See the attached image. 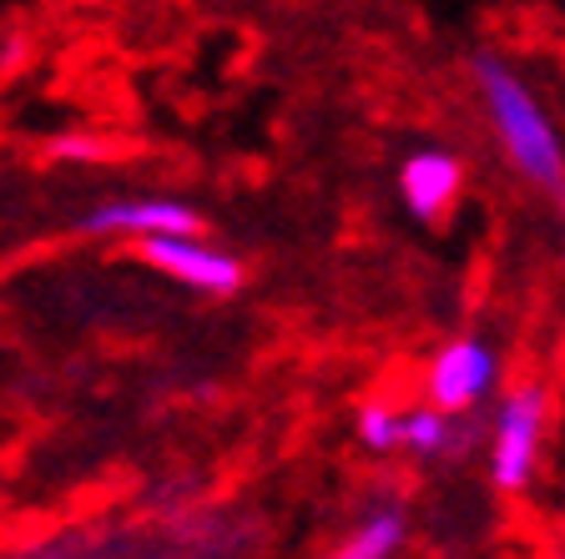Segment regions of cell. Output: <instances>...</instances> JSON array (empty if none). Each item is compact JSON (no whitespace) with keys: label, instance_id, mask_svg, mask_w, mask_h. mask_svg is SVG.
<instances>
[{"label":"cell","instance_id":"obj_7","mask_svg":"<svg viewBox=\"0 0 565 559\" xmlns=\"http://www.w3.org/2000/svg\"><path fill=\"white\" fill-rule=\"evenodd\" d=\"M399 449H409L414 459H459L470 449V423L429 404H409L399 408Z\"/></svg>","mask_w":565,"mask_h":559},{"label":"cell","instance_id":"obj_13","mask_svg":"<svg viewBox=\"0 0 565 559\" xmlns=\"http://www.w3.org/2000/svg\"><path fill=\"white\" fill-rule=\"evenodd\" d=\"M561 559H565V555H561Z\"/></svg>","mask_w":565,"mask_h":559},{"label":"cell","instance_id":"obj_6","mask_svg":"<svg viewBox=\"0 0 565 559\" xmlns=\"http://www.w3.org/2000/svg\"><path fill=\"white\" fill-rule=\"evenodd\" d=\"M459 192H465V166L445 147H424L399 166V197L409 217L419 222H445L455 212Z\"/></svg>","mask_w":565,"mask_h":559},{"label":"cell","instance_id":"obj_3","mask_svg":"<svg viewBox=\"0 0 565 559\" xmlns=\"http://www.w3.org/2000/svg\"><path fill=\"white\" fill-rule=\"evenodd\" d=\"M500 388V353L484 338H449L435 348L429 368H424V404L449 413V419H465L484 398Z\"/></svg>","mask_w":565,"mask_h":559},{"label":"cell","instance_id":"obj_5","mask_svg":"<svg viewBox=\"0 0 565 559\" xmlns=\"http://www.w3.org/2000/svg\"><path fill=\"white\" fill-rule=\"evenodd\" d=\"M86 237H131V243H152V237H202L198 207L177 197H121L96 202L82 217Z\"/></svg>","mask_w":565,"mask_h":559},{"label":"cell","instance_id":"obj_4","mask_svg":"<svg viewBox=\"0 0 565 559\" xmlns=\"http://www.w3.org/2000/svg\"><path fill=\"white\" fill-rule=\"evenodd\" d=\"M141 262L157 268L167 282L202 298H233L247 282L243 257L227 252V247L207 243V237H152V243H137Z\"/></svg>","mask_w":565,"mask_h":559},{"label":"cell","instance_id":"obj_8","mask_svg":"<svg viewBox=\"0 0 565 559\" xmlns=\"http://www.w3.org/2000/svg\"><path fill=\"white\" fill-rule=\"evenodd\" d=\"M409 535V514L399 504H379V509L364 514V525L353 529L343 545H333L323 559H394Z\"/></svg>","mask_w":565,"mask_h":559},{"label":"cell","instance_id":"obj_11","mask_svg":"<svg viewBox=\"0 0 565 559\" xmlns=\"http://www.w3.org/2000/svg\"><path fill=\"white\" fill-rule=\"evenodd\" d=\"M555 197H561V237H565V186H561V192H555Z\"/></svg>","mask_w":565,"mask_h":559},{"label":"cell","instance_id":"obj_9","mask_svg":"<svg viewBox=\"0 0 565 559\" xmlns=\"http://www.w3.org/2000/svg\"><path fill=\"white\" fill-rule=\"evenodd\" d=\"M353 439L364 443L369 454H394L399 449V404L388 398H369L353 408Z\"/></svg>","mask_w":565,"mask_h":559},{"label":"cell","instance_id":"obj_2","mask_svg":"<svg viewBox=\"0 0 565 559\" xmlns=\"http://www.w3.org/2000/svg\"><path fill=\"white\" fill-rule=\"evenodd\" d=\"M545 423H551V398L541 384H520L510 394H500L494 404V423H490V484L500 494H525L535 484L541 469V449H545Z\"/></svg>","mask_w":565,"mask_h":559},{"label":"cell","instance_id":"obj_12","mask_svg":"<svg viewBox=\"0 0 565 559\" xmlns=\"http://www.w3.org/2000/svg\"><path fill=\"white\" fill-rule=\"evenodd\" d=\"M561 56H565V51H561Z\"/></svg>","mask_w":565,"mask_h":559},{"label":"cell","instance_id":"obj_10","mask_svg":"<svg viewBox=\"0 0 565 559\" xmlns=\"http://www.w3.org/2000/svg\"><path fill=\"white\" fill-rule=\"evenodd\" d=\"M51 157H61V162H102L106 147L96 137H56L51 141Z\"/></svg>","mask_w":565,"mask_h":559},{"label":"cell","instance_id":"obj_1","mask_svg":"<svg viewBox=\"0 0 565 559\" xmlns=\"http://www.w3.org/2000/svg\"><path fill=\"white\" fill-rule=\"evenodd\" d=\"M470 76H475L484 121H490L505 162L515 166L530 186L561 192L565 186V141H561V131H555L545 101L530 92V82L505 56H494V51H480V56L470 61Z\"/></svg>","mask_w":565,"mask_h":559}]
</instances>
